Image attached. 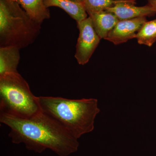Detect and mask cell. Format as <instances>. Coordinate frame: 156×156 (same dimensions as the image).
Instances as JSON below:
<instances>
[{
	"label": "cell",
	"instance_id": "cell-7",
	"mask_svg": "<svg viewBox=\"0 0 156 156\" xmlns=\"http://www.w3.org/2000/svg\"><path fill=\"white\" fill-rule=\"evenodd\" d=\"M105 11L114 14L119 20L150 17L156 14V9L148 4L142 7H137L134 4L130 3H119Z\"/></svg>",
	"mask_w": 156,
	"mask_h": 156
},
{
	"label": "cell",
	"instance_id": "cell-15",
	"mask_svg": "<svg viewBox=\"0 0 156 156\" xmlns=\"http://www.w3.org/2000/svg\"><path fill=\"white\" fill-rule=\"evenodd\" d=\"M73 2H76L83 3V0H71Z\"/></svg>",
	"mask_w": 156,
	"mask_h": 156
},
{
	"label": "cell",
	"instance_id": "cell-1",
	"mask_svg": "<svg viewBox=\"0 0 156 156\" xmlns=\"http://www.w3.org/2000/svg\"><path fill=\"white\" fill-rule=\"evenodd\" d=\"M0 122L11 129L9 136L13 143L23 144L37 153L50 149L59 156H68L79 148L78 139L41 111L26 119L0 114Z\"/></svg>",
	"mask_w": 156,
	"mask_h": 156
},
{
	"label": "cell",
	"instance_id": "cell-8",
	"mask_svg": "<svg viewBox=\"0 0 156 156\" xmlns=\"http://www.w3.org/2000/svg\"><path fill=\"white\" fill-rule=\"evenodd\" d=\"M95 31L101 39H105L119 21L114 14L107 11L87 13Z\"/></svg>",
	"mask_w": 156,
	"mask_h": 156
},
{
	"label": "cell",
	"instance_id": "cell-11",
	"mask_svg": "<svg viewBox=\"0 0 156 156\" xmlns=\"http://www.w3.org/2000/svg\"><path fill=\"white\" fill-rule=\"evenodd\" d=\"M21 6L33 20L42 24L49 19L50 13L49 9L44 5L43 0H14Z\"/></svg>",
	"mask_w": 156,
	"mask_h": 156
},
{
	"label": "cell",
	"instance_id": "cell-5",
	"mask_svg": "<svg viewBox=\"0 0 156 156\" xmlns=\"http://www.w3.org/2000/svg\"><path fill=\"white\" fill-rule=\"evenodd\" d=\"M77 23L79 36L75 57L79 64L84 65L89 61L101 39L95 31L90 17Z\"/></svg>",
	"mask_w": 156,
	"mask_h": 156
},
{
	"label": "cell",
	"instance_id": "cell-9",
	"mask_svg": "<svg viewBox=\"0 0 156 156\" xmlns=\"http://www.w3.org/2000/svg\"><path fill=\"white\" fill-rule=\"evenodd\" d=\"M20 49L14 46L0 47V76L18 72L20 60Z\"/></svg>",
	"mask_w": 156,
	"mask_h": 156
},
{
	"label": "cell",
	"instance_id": "cell-13",
	"mask_svg": "<svg viewBox=\"0 0 156 156\" xmlns=\"http://www.w3.org/2000/svg\"><path fill=\"white\" fill-rule=\"evenodd\" d=\"M83 2L87 13L105 11L119 3L136 4L135 0H83Z\"/></svg>",
	"mask_w": 156,
	"mask_h": 156
},
{
	"label": "cell",
	"instance_id": "cell-2",
	"mask_svg": "<svg viewBox=\"0 0 156 156\" xmlns=\"http://www.w3.org/2000/svg\"><path fill=\"white\" fill-rule=\"evenodd\" d=\"M41 111L58 123L76 139L92 132L100 112L95 98L70 99L60 97H37Z\"/></svg>",
	"mask_w": 156,
	"mask_h": 156
},
{
	"label": "cell",
	"instance_id": "cell-3",
	"mask_svg": "<svg viewBox=\"0 0 156 156\" xmlns=\"http://www.w3.org/2000/svg\"><path fill=\"white\" fill-rule=\"evenodd\" d=\"M41 24L14 0H0V47H28L38 36Z\"/></svg>",
	"mask_w": 156,
	"mask_h": 156
},
{
	"label": "cell",
	"instance_id": "cell-14",
	"mask_svg": "<svg viewBox=\"0 0 156 156\" xmlns=\"http://www.w3.org/2000/svg\"><path fill=\"white\" fill-rule=\"evenodd\" d=\"M148 4L156 9V0H147Z\"/></svg>",
	"mask_w": 156,
	"mask_h": 156
},
{
	"label": "cell",
	"instance_id": "cell-10",
	"mask_svg": "<svg viewBox=\"0 0 156 156\" xmlns=\"http://www.w3.org/2000/svg\"><path fill=\"white\" fill-rule=\"evenodd\" d=\"M47 8L56 7L64 10L77 22L86 19L87 13L83 3L76 2L71 0H43Z\"/></svg>",
	"mask_w": 156,
	"mask_h": 156
},
{
	"label": "cell",
	"instance_id": "cell-4",
	"mask_svg": "<svg viewBox=\"0 0 156 156\" xmlns=\"http://www.w3.org/2000/svg\"><path fill=\"white\" fill-rule=\"evenodd\" d=\"M41 112L37 97L19 73L0 76V114L26 119Z\"/></svg>",
	"mask_w": 156,
	"mask_h": 156
},
{
	"label": "cell",
	"instance_id": "cell-12",
	"mask_svg": "<svg viewBox=\"0 0 156 156\" xmlns=\"http://www.w3.org/2000/svg\"><path fill=\"white\" fill-rule=\"evenodd\" d=\"M136 38L140 44L151 47L156 41V19L146 22L136 34Z\"/></svg>",
	"mask_w": 156,
	"mask_h": 156
},
{
	"label": "cell",
	"instance_id": "cell-6",
	"mask_svg": "<svg viewBox=\"0 0 156 156\" xmlns=\"http://www.w3.org/2000/svg\"><path fill=\"white\" fill-rule=\"evenodd\" d=\"M147 21L146 17L119 20L105 40L118 45L136 38V34Z\"/></svg>",
	"mask_w": 156,
	"mask_h": 156
}]
</instances>
